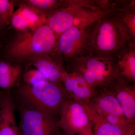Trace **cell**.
Returning <instances> with one entry per match:
<instances>
[{
    "label": "cell",
    "instance_id": "cell-1",
    "mask_svg": "<svg viewBox=\"0 0 135 135\" xmlns=\"http://www.w3.org/2000/svg\"><path fill=\"white\" fill-rule=\"evenodd\" d=\"M131 40L125 27L113 12L109 9H103L90 35L89 52L112 57Z\"/></svg>",
    "mask_w": 135,
    "mask_h": 135
},
{
    "label": "cell",
    "instance_id": "cell-2",
    "mask_svg": "<svg viewBox=\"0 0 135 135\" xmlns=\"http://www.w3.org/2000/svg\"><path fill=\"white\" fill-rule=\"evenodd\" d=\"M101 1L69 0L48 17L46 24L57 36L72 26L85 27L98 18Z\"/></svg>",
    "mask_w": 135,
    "mask_h": 135
},
{
    "label": "cell",
    "instance_id": "cell-3",
    "mask_svg": "<svg viewBox=\"0 0 135 135\" xmlns=\"http://www.w3.org/2000/svg\"><path fill=\"white\" fill-rule=\"evenodd\" d=\"M58 38L47 24L34 31L22 32L9 44L8 55L15 60H22L34 56L53 55Z\"/></svg>",
    "mask_w": 135,
    "mask_h": 135
},
{
    "label": "cell",
    "instance_id": "cell-4",
    "mask_svg": "<svg viewBox=\"0 0 135 135\" xmlns=\"http://www.w3.org/2000/svg\"><path fill=\"white\" fill-rule=\"evenodd\" d=\"M66 66L67 71L79 74L98 91L107 89L117 79L112 57L94 55L89 52L71 60Z\"/></svg>",
    "mask_w": 135,
    "mask_h": 135
},
{
    "label": "cell",
    "instance_id": "cell-5",
    "mask_svg": "<svg viewBox=\"0 0 135 135\" xmlns=\"http://www.w3.org/2000/svg\"><path fill=\"white\" fill-rule=\"evenodd\" d=\"M18 95L26 104L59 119L63 105L68 99L60 83L42 81L26 84L18 89Z\"/></svg>",
    "mask_w": 135,
    "mask_h": 135
},
{
    "label": "cell",
    "instance_id": "cell-6",
    "mask_svg": "<svg viewBox=\"0 0 135 135\" xmlns=\"http://www.w3.org/2000/svg\"><path fill=\"white\" fill-rule=\"evenodd\" d=\"M96 20L86 26L71 27L60 34L57 39L56 56L66 64L89 52L90 35Z\"/></svg>",
    "mask_w": 135,
    "mask_h": 135
},
{
    "label": "cell",
    "instance_id": "cell-7",
    "mask_svg": "<svg viewBox=\"0 0 135 135\" xmlns=\"http://www.w3.org/2000/svg\"><path fill=\"white\" fill-rule=\"evenodd\" d=\"M23 104L20 109V135H62L59 119Z\"/></svg>",
    "mask_w": 135,
    "mask_h": 135
},
{
    "label": "cell",
    "instance_id": "cell-8",
    "mask_svg": "<svg viewBox=\"0 0 135 135\" xmlns=\"http://www.w3.org/2000/svg\"><path fill=\"white\" fill-rule=\"evenodd\" d=\"M59 121L61 130L69 135H78L92 128L83 103L69 98L63 105Z\"/></svg>",
    "mask_w": 135,
    "mask_h": 135
},
{
    "label": "cell",
    "instance_id": "cell-9",
    "mask_svg": "<svg viewBox=\"0 0 135 135\" xmlns=\"http://www.w3.org/2000/svg\"><path fill=\"white\" fill-rule=\"evenodd\" d=\"M60 83L68 98L81 103H88L98 92L89 85L81 75L73 72L66 71Z\"/></svg>",
    "mask_w": 135,
    "mask_h": 135
},
{
    "label": "cell",
    "instance_id": "cell-10",
    "mask_svg": "<svg viewBox=\"0 0 135 135\" xmlns=\"http://www.w3.org/2000/svg\"><path fill=\"white\" fill-rule=\"evenodd\" d=\"M116 98L126 119L135 124V84L117 78L107 89Z\"/></svg>",
    "mask_w": 135,
    "mask_h": 135
},
{
    "label": "cell",
    "instance_id": "cell-11",
    "mask_svg": "<svg viewBox=\"0 0 135 135\" xmlns=\"http://www.w3.org/2000/svg\"><path fill=\"white\" fill-rule=\"evenodd\" d=\"M112 58L117 78L135 84V40L129 41Z\"/></svg>",
    "mask_w": 135,
    "mask_h": 135
},
{
    "label": "cell",
    "instance_id": "cell-12",
    "mask_svg": "<svg viewBox=\"0 0 135 135\" xmlns=\"http://www.w3.org/2000/svg\"><path fill=\"white\" fill-rule=\"evenodd\" d=\"M28 60V65L33 66L41 73L47 81L53 83H60L67 71L64 62L55 55L34 56Z\"/></svg>",
    "mask_w": 135,
    "mask_h": 135
},
{
    "label": "cell",
    "instance_id": "cell-13",
    "mask_svg": "<svg viewBox=\"0 0 135 135\" xmlns=\"http://www.w3.org/2000/svg\"><path fill=\"white\" fill-rule=\"evenodd\" d=\"M105 8L111 11L125 27L129 38L135 40L134 0L106 1Z\"/></svg>",
    "mask_w": 135,
    "mask_h": 135
},
{
    "label": "cell",
    "instance_id": "cell-14",
    "mask_svg": "<svg viewBox=\"0 0 135 135\" xmlns=\"http://www.w3.org/2000/svg\"><path fill=\"white\" fill-rule=\"evenodd\" d=\"M88 103L100 115H113L126 119L116 98L108 89L98 90Z\"/></svg>",
    "mask_w": 135,
    "mask_h": 135
},
{
    "label": "cell",
    "instance_id": "cell-15",
    "mask_svg": "<svg viewBox=\"0 0 135 135\" xmlns=\"http://www.w3.org/2000/svg\"><path fill=\"white\" fill-rule=\"evenodd\" d=\"M15 105L7 93L0 101V135H18L15 116Z\"/></svg>",
    "mask_w": 135,
    "mask_h": 135
},
{
    "label": "cell",
    "instance_id": "cell-16",
    "mask_svg": "<svg viewBox=\"0 0 135 135\" xmlns=\"http://www.w3.org/2000/svg\"><path fill=\"white\" fill-rule=\"evenodd\" d=\"M82 103L88 116L94 135H125L117 127L97 113L88 103Z\"/></svg>",
    "mask_w": 135,
    "mask_h": 135
},
{
    "label": "cell",
    "instance_id": "cell-17",
    "mask_svg": "<svg viewBox=\"0 0 135 135\" xmlns=\"http://www.w3.org/2000/svg\"><path fill=\"white\" fill-rule=\"evenodd\" d=\"M18 8L29 31H34L46 24L47 16L38 11L20 3Z\"/></svg>",
    "mask_w": 135,
    "mask_h": 135
},
{
    "label": "cell",
    "instance_id": "cell-18",
    "mask_svg": "<svg viewBox=\"0 0 135 135\" xmlns=\"http://www.w3.org/2000/svg\"><path fill=\"white\" fill-rule=\"evenodd\" d=\"M66 1L26 0L21 3L31 7L48 17L65 4Z\"/></svg>",
    "mask_w": 135,
    "mask_h": 135
},
{
    "label": "cell",
    "instance_id": "cell-19",
    "mask_svg": "<svg viewBox=\"0 0 135 135\" xmlns=\"http://www.w3.org/2000/svg\"><path fill=\"white\" fill-rule=\"evenodd\" d=\"M101 116L109 123L117 127L125 135H135V124L129 123L126 118L109 114Z\"/></svg>",
    "mask_w": 135,
    "mask_h": 135
},
{
    "label": "cell",
    "instance_id": "cell-20",
    "mask_svg": "<svg viewBox=\"0 0 135 135\" xmlns=\"http://www.w3.org/2000/svg\"><path fill=\"white\" fill-rule=\"evenodd\" d=\"M22 72L21 66L16 65L9 72L0 75V87L6 89L14 87L20 79Z\"/></svg>",
    "mask_w": 135,
    "mask_h": 135
},
{
    "label": "cell",
    "instance_id": "cell-21",
    "mask_svg": "<svg viewBox=\"0 0 135 135\" xmlns=\"http://www.w3.org/2000/svg\"><path fill=\"white\" fill-rule=\"evenodd\" d=\"M15 1L0 0V19L5 26L11 23L14 14Z\"/></svg>",
    "mask_w": 135,
    "mask_h": 135
},
{
    "label": "cell",
    "instance_id": "cell-22",
    "mask_svg": "<svg viewBox=\"0 0 135 135\" xmlns=\"http://www.w3.org/2000/svg\"><path fill=\"white\" fill-rule=\"evenodd\" d=\"M23 79L26 84L30 86L40 81H47L43 74L37 69H30L26 71L23 75Z\"/></svg>",
    "mask_w": 135,
    "mask_h": 135
},
{
    "label": "cell",
    "instance_id": "cell-23",
    "mask_svg": "<svg viewBox=\"0 0 135 135\" xmlns=\"http://www.w3.org/2000/svg\"><path fill=\"white\" fill-rule=\"evenodd\" d=\"M15 66L6 61H0V75L9 72L14 69Z\"/></svg>",
    "mask_w": 135,
    "mask_h": 135
},
{
    "label": "cell",
    "instance_id": "cell-24",
    "mask_svg": "<svg viewBox=\"0 0 135 135\" xmlns=\"http://www.w3.org/2000/svg\"><path fill=\"white\" fill-rule=\"evenodd\" d=\"M77 135H94V134H93L92 128H91L89 130L87 131L86 132L81 133V134H79Z\"/></svg>",
    "mask_w": 135,
    "mask_h": 135
},
{
    "label": "cell",
    "instance_id": "cell-25",
    "mask_svg": "<svg viewBox=\"0 0 135 135\" xmlns=\"http://www.w3.org/2000/svg\"><path fill=\"white\" fill-rule=\"evenodd\" d=\"M6 94L7 93L3 90H0V101L1 99H2V98L6 95Z\"/></svg>",
    "mask_w": 135,
    "mask_h": 135
},
{
    "label": "cell",
    "instance_id": "cell-26",
    "mask_svg": "<svg viewBox=\"0 0 135 135\" xmlns=\"http://www.w3.org/2000/svg\"><path fill=\"white\" fill-rule=\"evenodd\" d=\"M4 26H5V25H4V24L3 23L2 21L0 19V31L2 30L3 29V27H4Z\"/></svg>",
    "mask_w": 135,
    "mask_h": 135
},
{
    "label": "cell",
    "instance_id": "cell-27",
    "mask_svg": "<svg viewBox=\"0 0 135 135\" xmlns=\"http://www.w3.org/2000/svg\"><path fill=\"white\" fill-rule=\"evenodd\" d=\"M1 44H0V48H1Z\"/></svg>",
    "mask_w": 135,
    "mask_h": 135
},
{
    "label": "cell",
    "instance_id": "cell-28",
    "mask_svg": "<svg viewBox=\"0 0 135 135\" xmlns=\"http://www.w3.org/2000/svg\"><path fill=\"white\" fill-rule=\"evenodd\" d=\"M64 135H69L66 134H65Z\"/></svg>",
    "mask_w": 135,
    "mask_h": 135
},
{
    "label": "cell",
    "instance_id": "cell-29",
    "mask_svg": "<svg viewBox=\"0 0 135 135\" xmlns=\"http://www.w3.org/2000/svg\"><path fill=\"white\" fill-rule=\"evenodd\" d=\"M18 135H20V134H19H19H18Z\"/></svg>",
    "mask_w": 135,
    "mask_h": 135
}]
</instances>
